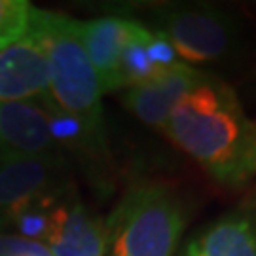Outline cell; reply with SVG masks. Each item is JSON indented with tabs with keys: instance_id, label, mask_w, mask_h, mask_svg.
Listing matches in <instances>:
<instances>
[{
	"instance_id": "cell-15",
	"label": "cell",
	"mask_w": 256,
	"mask_h": 256,
	"mask_svg": "<svg viewBox=\"0 0 256 256\" xmlns=\"http://www.w3.org/2000/svg\"><path fill=\"white\" fill-rule=\"evenodd\" d=\"M256 174V118L250 120L248 126L247 142H245V152L241 160V171H239V184L247 182L250 176Z\"/></svg>"
},
{
	"instance_id": "cell-7",
	"label": "cell",
	"mask_w": 256,
	"mask_h": 256,
	"mask_svg": "<svg viewBox=\"0 0 256 256\" xmlns=\"http://www.w3.org/2000/svg\"><path fill=\"white\" fill-rule=\"evenodd\" d=\"M46 247L52 256H106V222L68 190L55 207Z\"/></svg>"
},
{
	"instance_id": "cell-2",
	"label": "cell",
	"mask_w": 256,
	"mask_h": 256,
	"mask_svg": "<svg viewBox=\"0 0 256 256\" xmlns=\"http://www.w3.org/2000/svg\"><path fill=\"white\" fill-rule=\"evenodd\" d=\"M28 28L46 48L50 61L48 97L104 146L102 92L84 48L80 21L32 8Z\"/></svg>"
},
{
	"instance_id": "cell-9",
	"label": "cell",
	"mask_w": 256,
	"mask_h": 256,
	"mask_svg": "<svg viewBox=\"0 0 256 256\" xmlns=\"http://www.w3.org/2000/svg\"><path fill=\"white\" fill-rule=\"evenodd\" d=\"M202 74V70L190 64L178 63L152 80L128 90L124 102L142 124L164 131L174 104L200 80Z\"/></svg>"
},
{
	"instance_id": "cell-8",
	"label": "cell",
	"mask_w": 256,
	"mask_h": 256,
	"mask_svg": "<svg viewBox=\"0 0 256 256\" xmlns=\"http://www.w3.org/2000/svg\"><path fill=\"white\" fill-rule=\"evenodd\" d=\"M66 190L63 160H0V218L32 200Z\"/></svg>"
},
{
	"instance_id": "cell-1",
	"label": "cell",
	"mask_w": 256,
	"mask_h": 256,
	"mask_svg": "<svg viewBox=\"0 0 256 256\" xmlns=\"http://www.w3.org/2000/svg\"><path fill=\"white\" fill-rule=\"evenodd\" d=\"M250 118L236 90L203 72L171 110L164 133L218 182L241 186L239 171Z\"/></svg>"
},
{
	"instance_id": "cell-6",
	"label": "cell",
	"mask_w": 256,
	"mask_h": 256,
	"mask_svg": "<svg viewBox=\"0 0 256 256\" xmlns=\"http://www.w3.org/2000/svg\"><path fill=\"white\" fill-rule=\"evenodd\" d=\"M50 90V61L42 40L28 32L0 52V102L27 101Z\"/></svg>"
},
{
	"instance_id": "cell-5",
	"label": "cell",
	"mask_w": 256,
	"mask_h": 256,
	"mask_svg": "<svg viewBox=\"0 0 256 256\" xmlns=\"http://www.w3.org/2000/svg\"><path fill=\"white\" fill-rule=\"evenodd\" d=\"M57 158L54 104L46 95L27 101L0 102V160Z\"/></svg>"
},
{
	"instance_id": "cell-3",
	"label": "cell",
	"mask_w": 256,
	"mask_h": 256,
	"mask_svg": "<svg viewBox=\"0 0 256 256\" xmlns=\"http://www.w3.org/2000/svg\"><path fill=\"white\" fill-rule=\"evenodd\" d=\"M154 28L180 61L202 72L236 63L245 52V23L234 10L205 2L167 4L154 10Z\"/></svg>"
},
{
	"instance_id": "cell-11",
	"label": "cell",
	"mask_w": 256,
	"mask_h": 256,
	"mask_svg": "<svg viewBox=\"0 0 256 256\" xmlns=\"http://www.w3.org/2000/svg\"><path fill=\"white\" fill-rule=\"evenodd\" d=\"M176 256H256V210L238 209L214 218Z\"/></svg>"
},
{
	"instance_id": "cell-4",
	"label": "cell",
	"mask_w": 256,
	"mask_h": 256,
	"mask_svg": "<svg viewBox=\"0 0 256 256\" xmlns=\"http://www.w3.org/2000/svg\"><path fill=\"white\" fill-rule=\"evenodd\" d=\"M106 222V256H174L186 226L182 202L162 184L131 188Z\"/></svg>"
},
{
	"instance_id": "cell-13",
	"label": "cell",
	"mask_w": 256,
	"mask_h": 256,
	"mask_svg": "<svg viewBox=\"0 0 256 256\" xmlns=\"http://www.w3.org/2000/svg\"><path fill=\"white\" fill-rule=\"evenodd\" d=\"M32 8L27 0H0V52L28 32Z\"/></svg>"
},
{
	"instance_id": "cell-14",
	"label": "cell",
	"mask_w": 256,
	"mask_h": 256,
	"mask_svg": "<svg viewBox=\"0 0 256 256\" xmlns=\"http://www.w3.org/2000/svg\"><path fill=\"white\" fill-rule=\"evenodd\" d=\"M0 256H52L44 243L0 232Z\"/></svg>"
},
{
	"instance_id": "cell-10",
	"label": "cell",
	"mask_w": 256,
	"mask_h": 256,
	"mask_svg": "<svg viewBox=\"0 0 256 256\" xmlns=\"http://www.w3.org/2000/svg\"><path fill=\"white\" fill-rule=\"evenodd\" d=\"M178 63H182L180 57L160 30L137 21L129 23V34L120 61L122 90L140 86Z\"/></svg>"
},
{
	"instance_id": "cell-12",
	"label": "cell",
	"mask_w": 256,
	"mask_h": 256,
	"mask_svg": "<svg viewBox=\"0 0 256 256\" xmlns=\"http://www.w3.org/2000/svg\"><path fill=\"white\" fill-rule=\"evenodd\" d=\"M129 19L99 18L80 21L86 54L101 86L102 95L122 90L120 86V61L129 34Z\"/></svg>"
}]
</instances>
